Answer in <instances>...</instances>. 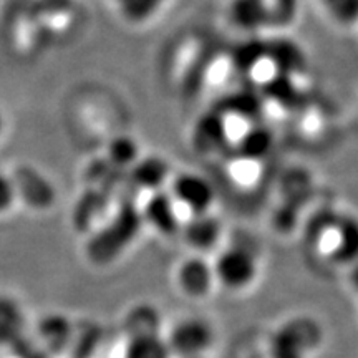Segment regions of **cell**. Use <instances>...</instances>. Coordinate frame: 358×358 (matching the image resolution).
I'll return each instance as SVG.
<instances>
[{"mask_svg": "<svg viewBox=\"0 0 358 358\" xmlns=\"http://www.w3.org/2000/svg\"><path fill=\"white\" fill-rule=\"evenodd\" d=\"M22 325V310L10 299L0 297V345L19 337Z\"/></svg>", "mask_w": 358, "mask_h": 358, "instance_id": "cell-11", "label": "cell"}, {"mask_svg": "<svg viewBox=\"0 0 358 358\" xmlns=\"http://www.w3.org/2000/svg\"><path fill=\"white\" fill-rule=\"evenodd\" d=\"M219 232H221L219 222L214 217L208 216V214L194 216L185 227L186 241L192 248L199 250L213 248L217 243Z\"/></svg>", "mask_w": 358, "mask_h": 358, "instance_id": "cell-10", "label": "cell"}, {"mask_svg": "<svg viewBox=\"0 0 358 358\" xmlns=\"http://www.w3.org/2000/svg\"><path fill=\"white\" fill-rule=\"evenodd\" d=\"M37 334L40 342L52 352H60L69 345L71 338V325L64 315H47L38 322Z\"/></svg>", "mask_w": 358, "mask_h": 358, "instance_id": "cell-9", "label": "cell"}, {"mask_svg": "<svg viewBox=\"0 0 358 358\" xmlns=\"http://www.w3.org/2000/svg\"><path fill=\"white\" fill-rule=\"evenodd\" d=\"M176 201L164 192H156L148 199L143 219L161 234H174L179 231V214Z\"/></svg>", "mask_w": 358, "mask_h": 358, "instance_id": "cell-6", "label": "cell"}, {"mask_svg": "<svg viewBox=\"0 0 358 358\" xmlns=\"http://www.w3.org/2000/svg\"><path fill=\"white\" fill-rule=\"evenodd\" d=\"M214 277L219 284L231 290H243L249 287L257 277V259L248 249L229 248L221 252L213 266Z\"/></svg>", "mask_w": 358, "mask_h": 358, "instance_id": "cell-2", "label": "cell"}, {"mask_svg": "<svg viewBox=\"0 0 358 358\" xmlns=\"http://www.w3.org/2000/svg\"><path fill=\"white\" fill-rule=\"evenodd\" d=\"M330 254L335 262L353 264L358 261V221L353 217L340 219L330 227Z\"/></svg>", "mask_w": 358, "mask_h": 358, "instance_id": "cell-7", "label": "cell"}, {"mask_svg": "<svg viewBox=\"0 0 358 358\" xmlns=\"http://www.w3.org/2000/svg\"><path fill=\"white\" fill-rule=\"evenodd\" d=\"M0 133H2V116H0Z\"/></svg>", "mask_w": 358, "mask_h": 358, "instance_id": "cell-16", "label": "cell"}, {"mask_svg": "<svg viewBox=\"0 0 358 358\" xmlns=\"http://www.w3.org/2000/svg\"><path fill=\"white\" fill-rule=\"evenodd\" d=\"M141 226V216L136 211H123L118 214L108 227L90 244V256L96 262H110L122 254V250L131 244Z\"/></svg>", "mask_w": 358, "mask_h": 358, "instance_id": "cell-1", "label": "cell"}, {"mask_svg": "<svg viewBox=\"0 0 358 358\" xmlns=\"http://www.w3.org/2000/svg\"><path fill=\"white\" fill-rule=\"evenodd\" d=\"M173 199L192 216L208 214L214 203L213 186L196 174L186 173L173 181Z\"/></svg>", "mask_w": 358, "mask_h": 358, "instance_id": "cell-4", "label": "cell"}, {"mask_svg": "<svg viewBox=\"0 0 358 358\" xmlns=\"http://www.w3.org/2000/svg\"><path fill=\"white\" fill-rule=\"evenodd\" d=\"M17 187L13 182L3 174H0V214L7 213L15 203Z\"/></svg>", "mask_w": 358, "mask_h": 358, "instance_id": "cell-14", "label": "cell"}, {"mask_svg": "<svg viewBox=\"0 0 358 358\" xmlns=\"http://www.w3.org/2000/svg\"><path fill=\"white\" fill-rule=\"evenodd\" d=\"M111 161L118 164H128L136 158V148L134 143L128 140H118L111 145Z\"/></svg>", "mask_w": 358, "mask_h": 358, "instance_id": "cell-13", "label": "cell"}, {"mask_svg": "<svg viewBox=\"0 0 358 358\" xmlns=\"http://www.w3.org/2000/svg\"><path fill=\"white\" fill-rule=\"evenodd\" d=\"M214 271L213 266H209L204 259L191 257L181 264L178 268V285L182 290V294L189 297L201 299L209 294L213 289Z\"/></svg>", "mask_w": 358, "mask_h": 358, "instance_id": "cell-5", "label": "cell"}, {"mask_svg": "<svg viewBox=\"0 0 358 358\" xmlns=\"http://www.w3.org/2000/svg\"><path fill=\"white\" fill-rule=\"evenodd\" d=\"M332 19L340 25L358 24V0H319Z\"/></svg>", "mask_w": 358, "mask_h": 358, "instance_id": "cell-12", "label": "cell"}, {"mask_svg": "<svg viewBox=\"0 0 358 358\" xmlns=\"http://www.w3.org/2000/svg\"><path fill=\"white\" fill-rule=\"evenodd\" d=\"M194 358H204V357H194Z\"/></svg>", "mask_w": 358, "mask_h": 358, "instance_id": "cell-17", "label": "cell"}, {"mask_svg": "<svg viewBox=\"0 0 358 358\" xmlns=\"http://www.w3.org/2000/svg\"><path fill=\"white\" fill-rule=\"evenodd\" d=\"M353 282H355V285L358 287V264H357V267H355V271H353Z\"/></svg>", "mask_w": 358, "mask_h": 358, "instance_id": "cell-15", "label": "cell"}, {"mask_svg": "<svg viewBox=\"0 0 358 358\" xmlns=\"http://www.w3.org/2000/svg\"><path fill=\"white\" fill-rule=\"evenodd\" d=\"M123 358H173L166 338L158 332L129 335Z\"/></svg>", "mask_w": 358, "mask_h": 358, "instance_id": "cell-8", "label": "cell"}, {"mask_svg": "<svg viewBox=\"0 0 358 358\" xmlns=\"http://www.w3.org/2000/svg\"><path fill=\"white\" fill-rule=\"evenodd\" d=\"M214 334L211 325L198 317L178 322L166 338L173 357L194 358L204 357L213 345Z\"/></svg>", "mask_w": 358, "mask_h": 358, "instance_id": "cell-3", "label": "cell"}]
</instances>
